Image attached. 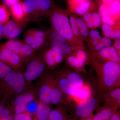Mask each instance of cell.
Here are the masks:
<instances>
[{"label": "cell", "instance_id": "obj_1", "mask_svg": "<svg viewBox=\"0 0 120 120\" xmlns=\"http://www.w3.org/2000/svg\"><path fill=\"white\" fill-rule=\"evenodd\" d=\"M92 67L97 75L99 94L120 87V64L90 55Z\"/></svg>", "mask_w": 120, "mask_h": 120}, {"label": "cell", "instance_id": "obj_2", "mask_svg": "<svg viewBox=\"0 0 120 120\" xmlns=\"http://www.w3.org/2000/svg\"><path fill=\"white\" fill-rule=\"evenodd\" d=\"M52 22L55 31L60 34L71 44L78 47L83 46L82 43L73 35L69 19L67 15L59 12H54L52 16Z\"/></svg>", "mask_w": 120, "mask_h": 120}, {"label": "cell", "instance_id": "obj_3", "mask_svg": "<svg viewBox=\"0 0 120 120\" xmlns=\"http://www.w3.org/2000/svg\"><path fill=\"white\" fill-rule=\"evenodd\" d=\"M84 84L81 75L75 72H69L65 76L61 78L58 83L59 87L62 94L68 97V100L73 97L75 90Z\"/></svg>", "mask_w": 120, "mask_h": 120}, {"label": "cell", "instance_id": "obj_4", "mask_svg": "<svg viewBox=\"0 0 120 120\" xmlns=\"http://www.w3.org/2000/svg\"><path fill=\"white\" fill-rule=\"evenodd\" d=\"M97 103L98 100L92 97L82 100L76 107V116L82 118L90 116L96 108Z\"/></svg>", "mask_w": 120, "mask_h": 120}, {"label": "cell", "instance_id": "obj_5", "mask_svg": "<svg viewBox=\"0 0 120 120\" xmlns=\"http://www.w3.org/2000/svg\"><path fill=\"white\" fill-rule=\"evenodd\" d=\"M4 80L17 93H20L23 91L25 82L23 75L22 73L11 71L5 76Z\"/></svg>", "mask_w": 120, "mask_h": 120}, {"label": "cell", "instance_id": "obj_6", "mask_svg": "<svg viewBox=\"0 0 120 120\" xmlns=\"http://www.w3.org/2000/svg\"><path fill=\"white\" fill-rule=\"evenodd\" d=\"M23 8L26 13H30L38 9L46 10L51 6L49 0H25Z\"/></svg>", "mask_w": 120, "mask_h": 120}, {"label": "cell", "instance_id": "obj_7", "mask_svg": "<svg viewBox=\"0 0 120 120\" xmlns=\"http://www.w3.org/2000/svg\"><path fill=\"white\" fill-rule=\"evenodd\" d=\"M4 45V47L8 49L24 56H30L33 52V49L30 46L27 44L24 45L19 41L11 40L7 42Z\"/></svg>", "mask_w": 120, "mask_h": 120}, {"label": "cell", "instance_id": "obj_8", "mask_svg": "<svg viewBox=\"0 0 120 120\" xmlns=\"http://www.w3.org/2000/svg\"><path fill=\"white\" fill-rule=\"evenodd\" d=\"M105 102V106L117 108L120 107V87L100 94Z\"/></svg>", "mask_w": 120, "mask_h": 120}, {"label": "cell", "instance_id": "obj_9", "mask_svg": "<svg viewBox=\"0 0 120 120\" xmlns=\"http://www.w3.org/2000/svg\"><path fill=\"white\" fill-rule=\"evenodd\" d=\"M45 69L43 63L32 61L28 65L25 72V79L28 81L36 79L41 74Z\"/></svg>", "mask_w": 120, "mask_h": 120}, {"label": "cell", "instance_id": "obj_10", "mask_svg": "<svg viewBox=\"0 0 120 120\" xmlns=\"http://www.w3.org/2000/svg\"><path fill=\"white\" fill-rule=\"evenodd\" d=\"M87 54L82 49L77 50L76 56H68L67 61L69 64L76 69H82L84 67L87 60Z\"/></svg>", "mask_w": 120, "mask_h": 120}, {"label": "cell", "instance_id": "obj_11", "mask_svg": "<svg viewBox=\"0 0 120 120\" xmlns=\"http://www.w3.org/2000/svg\"><path fill=\"white\" fill-rule=\"evenodd\" d=\"M33 99V95L28 92H26L23 94L20 95L16 97L15 100L16 113H24L26 110L27 104L32 101Z\"/></svg>", "mask_w": 120, "mask_h": 120}, {"label": "cell", "instance_id": "obj_12", "mask_svg": "<svg viewBox=\"0 0 120 120\" xmlns=\"http://www.w3.org/2000/svg\"><path fill=\"white\" fill-rule=\"evenodd\" d=\"M98 56L103 60L120 64V56L113 46L105 47L99 52Z\"/></svg>", "mask_w": 120, "mask_h": 120}, {"label": "cell", "instance_id": "obj_13", "mask_svg": "<svg viewBox=\"0 0 120 120\" xmlns=\"http://www.w3.org/2000/svg\"><path fill=\"white\" fill-rule=\"evenodd\" d=\"M45 34L42 31L38 30L34 33V35H28L26 38V44L30 45L33 49H36L42 45L45 41Z\"/></svg>", "mask_w": 120, "mask_h": 120}, {"label": "cell", "instance_id": "obj_14", "mask_svg": "<svg viewBox=\"0 0 120 120\" xmlns=\"http://www.w3.org/2000/svg\"><path fill=\"white\" fill-rule=\"evenodd\" d=\"M21 30L12 20L8 22L4 26L3 34L8 38L13 39L16 38L20 35Z\"/></svg>", "mask_w": 120, "mask_h": 120}, {"label": "cell", "instance_id": "obj_15", "mask_svg": "<svg viewBox=\"0 0 120 120\" xmlns=\"http://www.w3.org/2000/svg\"><path fill=\"white\" fill-rule=\"evenodd\" d=\"M0 60L8 61L12 64L17 65L20 62V58L17 54L5 47L2 48L0 51Z\"/></svg>", "mask_w": 120, "mask_h": 120}, {"label": "cell", "instance_id": "obj_16", "mask_svg": "<svg viewBox=\"0 0 120 120\" xmlns=\"http://www.w3.org/2000/svg\"><path fill=\"white\" fill-rule=\"evenodd\" d=\"M71 45L70 43H60L54 41H52L51 43L52 49L64 56L70 54L74 50L75 47Z\"/></svg>", "mask_w": 120, "mask_h": 120}, {"label": "cell", "instance_id": "obj_17", "mask_svg": "<svg viewBox=\"0 0 120 120\" xmlns=\"http://www.w3.org/2000/svg\"><path fill=\"white\" fill-rule=\"evenodd\" d=\"M117 109L105 106L97 113L94 117V120H110L115 113Z\"/></svg>", "mask_w": 120, "mask_h": 120}, {"label": "cell", "instance_id": "obj_18", "mask_svg": "<svg viewBox=\"0 0 120 120\" xmlns=\"http://www.w3.org/2000/svg\"><path fill=\"white\" fill-rule=\"evenodd\" d=\"M91 94L90 88L88 86L83 84L75 90L73 93V97L82 101L90 98Z\"/></svg>", "mask_w": 120, "mask_h": 120}, {"label": "cell", "instance_id": "obj_19", "mask_svg": "<svg viewBox=\"0 0 120 120\" xmlns=\"http://www.w3.org/2000/svg\"><path fill=\"white\" fill-rule=\"evenodd\" d=\"M52 87L47 85L42 86L39 90V97L43 103L47 105L51 101Z\"/></svg>", "mask_w": 120, "mask_h": 120}, {"label": "cell", "instance_id": "obj_20", "mask_svg": "<svg viewBox=\"0 0 120 120\" xmlns=\"http://www.w3.org/2000/svg\"><path fill=\"white\" fill-rule=\"evenodd\" d=\"M51 111L50 107L47 105L39 103L36 112L38 120H47Z\"/></svg>", "mask_w": 120, "mask_h": 120}, {"label": "cell", "instance_id": "obj_21", "mask_svg": "<svg viewBox=\"0 0 120 120\" xmlns=\"http://www.w3.org/2000/svg\"><path fill=\"white\" fill-rule=\"evenodd\" d=\"M91 4L90 0H85L76 5L74 7L75 12L79 15H83L87 12Z\"/></svg>", "mask_w": 120, "mask_h": 120}, {"label": "cell", "instance_id": "obj_22", "mask_svg": "<svg viewBox=\"0 0 120 120\" xmlns=\"http://www.w3.org/2000/svg\"><path fill=\"white\" fill-rule=\"evenodd\" d=\"M11 9L13 16L17 19H22L26 13L23 8L22 4L19 2L11 6Z\"/></svg>", "mask_w": 120, "mask_h": 120}, {"label": "cell", "instance_id": "obj_23", "mask_svg": "<svg viewBox=\"0 0 120 120\" xmlns=\"http://www.w3.org/2000/svg\"><path fill=\"white\" fill-rule=\"evenodd\" d=\"M71 29L73 35L82 43V36L80 34L77 26L76 18L72 15H70L69 19Z\"/></svg>", "mask_w": 120, "mask_h": 120}, {"label": "cell", "instance_id": "obj_24", "mask_svg": "<svg viewBox=\"0 0 120 120\" xmlns=\"http://www.w3.org/2000/svg\"><path fill=\"white\" fill-rule=\"evenodd\" d=\"M62 93L60 88L52 87L50 103L53 105H57L60 103L62 100Z\"/></svg>", "mask_w": 120, "mask_h": 120}, {"label": "cell", "instance_id": "obj_25", "mask_svg": "<svg viewBox=\"0 0 120 120\" xmlns=\"http://www.w3.org/2000/svg\"><path fill=\"white\" fill-rule=\"evenodd\" d=\"M76 21L80 34L82 37L87 38L89 35V32L86 23L80 18H76Z\"/></svg>", "mask_w": 120, "mask_h": 120}, {"label": "cell", "instance_id": "obj_26", "mask_svg": "<svg viewBox=\"0 0 120 120\" xmlns=\"http://www.w3.org/2000/svg\"><path fill=\"white\" fill-rule=\"evenodd\" d=\"M55 50L52 49L47 52L46 55V61L49 67H53L56 64L54 58Z\"/></svg>", "mask_w": 120, "mask_h": 120}, {"label": "cell", "instance_id": "obj_27", "mask_svg": "<svg viewBox=\"0 0 120 120\" xmlns=\"http://www.w3.org/2000/svg\"><path fill=\"white\" fill-rule=\"evenodd\" d=\"M9 18V14L5 6L0 5V23L2 24L6 22Z\"/></svg>", "mask_w": 120, "mask_h": 120}, {"label": "cell", "instance_id": "obj_28", "mask_svg": "<svg viewBox=\"0 0 120 120\" xmlns=\"http://www.w3.org/2000/svg\"><path fill=\"white\" fill-rule=\"evenodd\" d=\"M64 114L57 110L51 111L47 120H64Z\"/></svg>", "mask_w": 120, "mask_h": 120}, {"label": "cell", "instance_id": "obj_29", "mask_svg": "<svg viewBox=\"0 0 120 120\" xmlns=\"http://www.w3.org/2000/svg\"><path fill=\"white\" fill-rule=\"evenodd\" d=\"M101 28L105 37L110 39L112 38L114 30L112 26L106 24H103Z\"/></svg>", "mask_w": 120, "mask_h": 120}, {"label": "cell", "instance_id": "obj_30", "mask_svg": "<svg viewBox=\"0 0 120 120\" xmlns=\"http://www.w3.org/2000/svg\"><path fill=\"white\" fill-rule=\"evenodd\" d=\"M12 71L10 67L2 62L0 60V78H3Z\"/></svg>", "mask_w": 120, "mask_h": 120}, {"label": "cell", "instance_id": "obj_31", "mask_svg": "<svg viewBox=\"0 0 120 120\" xmlns=\"http://www.w3.org/2000/svg\"><path fill=\"white\" fill-rule=\"evenodd\" d=\"M92 19L94 24V28H97L100 26L102 23L101 18L99 13L94 12L92 14Z\"/></svg>", "mask_w": 120, "mask_h": 120}, {"label": "cell", "instance_id": "obj_32", "mask_svg": "<svg viewBox=\"0 0 120 120\" xmlns=\"http://www.w3.org/2000/svg\"><path fill=\"white\" fill-rule=\"evenodd\" d=\"M52 37L53 41H55L58 42L62 43H69L68 41L60 34L55 31L52 33ZM71 44V43H70Z\"/></svg>", "mask_w": 120, "mask_h": 120}, {"label": "cell", "instance_id": "obj_33", "mask_svg": "<svg viewBox=\"0 0 120 120\" xmlns=\"http://www.w3.org/2000/svg\"><path fill=\"white\" fill-rule=\"evenodd\" d=\"M31 101L27 104L26 110L29 113L33 114L37 112L38 105L34 102Z\"/></svg>", "mask_w": 120, "mask_h": 120}, {"label": "cell", "instance_id": "obj_34", "mask_svg": "<svg viewBox=\"0 0 120 120\" xmlns=\"http://www.w3.org/2000/svg\"><path fill=\"white\" fill-rule=\"evenodd\" d=\"M13 120H32L30 116L27 114L24 113H16Z\"/></svg>", "mask_w": 120, "mask_h": 120}, {"label": "cell", "instance_id": "obj_35", "mask_svg": "<svg viewBox=\"0 0 120 120\" xmlns=\"http://www.w3.org/2000/svg\"><path fill=\"white\" fill-rule=\"evenodd\" d=\"M90 38L92 40H99L101 38L100 33L97 30H92L89 33Z\"/></svg>", "mask_w": 120, "mask_h": 120}, {"label": "cell", "instance_id": "obj_36", "mask_svg": "<svg viewBox=\"0 0 120 120\" xmlns=\"http://www.w3.org/2000/svg\"><path fill=\"white\" fill-rule=\"evenodd\" d=\"M64 57V55L55 50L54 58L56 64H60L62 62Z\"/></svg>", "mask_w": 120, "mask_h": 120}, {"label": "cell", "instance_id": "obj_37", "mask_svg": "<svg viewBox=\"0 0 120 120\" xmlns=\"http://www.w3.org/2000/svg\"><path fill=\"white\" fill-rule=\"evenodd\" d=\"M100 41L103 43L104 45L106 47H109L111 46L112 45V42L110 40V39L106 38V37H104L103 38H101L100 39Z\"/></svg>", "mask_w": 120, "mask_h": 120}, {"label": "cell", "instance_id": "obj_38", "mask_svg": "<svg viewBox=\"0 0 120 120\" xmlns=\"http://www.w3.org/2000/svg\"><path fill=\"white\" fill-rule=\"evenodd\" d=\"M111 7L117 11H120V2L116 0H114L112 3L108 7Z\"/></svg>", "mask_w": 120, "mask_h": 120}, {"label": "cell", "instance_id": "obj_39", "mask_svg": "<svg viewBox=\"0 0 120 120\" xmlns=\"http://www.w3.org/2000/svg\"><path fill=\"white\" fill-rule=\"evenodd\" d=\"M92 14L89 12H87L83 15V20L86 23L92 19Z\"/></svg>", "mask_w": 120, "mask_h": 120}, {"label": "cell", "instance_id": "obj_40", "mask_svg": "<svg viewBox=\"0 0 120 120\" xmlns=\"http://www.w3.org/2000/svg\"><path fill=\"white\" fill-rule=\"evenodd\" d=\"M105 47H106L100 41L99 43L94 46L95 52H99Z\"/></svg>", "mask_w": 120, "mask_h": 120}, {"label": "cell", "instance_id": "obj_41", "mask_svg": "<svg viewBox=\"0 0 120 120\" xmlns=\"http://www.w3.org/2000/svg\"><path fill=\"white\" fill-rule=\"evenodd\" d=\"M19 0H4L5 4L11 7L15 4L18 2Z\"/></svg>", "mask_w": 120, "mask_h": 120}, {"label": "cell", "instance_id": "obj_42", "mask_svg": "<svg viewBox=\"0 0 120 120\" xmlns=\"http://www.w3.org/2000/svg\"><path fill=\"white\" fill-rule=\"evenodd\" d=\"M114 47L116 49L117 51L120 50V39H116L114 44Z\"/></svg>", "mask_w": 120, "mask_h": 120}, {"label": "cell", "instance_id": "obj_43", "mask_svg": "<svg viewBox=\"0 0 120 120\" xmlns=\"http://www.w3.org/2000/svg\"><path fill=\"white\" fill-rule=\"evenodd\" d=\"M119 38H120V30H114L112 39H116Z\"/></svg>", "mask_w": 120, "mask_h": 120}, {"label": "cell", "instance_id": "obj_44", "mask_svg": "<svg viewBox=\"0 0 120 120\" xmlns=\"http://www.w3.org/2000/svg\"><path fill=\"white\" fill-rule=\"evenodd\" d=\"M109 120H120V112H115Z\"/></svg>", "mask_w": 120, "mask_h": 120}, {"label": "cell", "instance_id": "obj_45", "mask_svg": "<svg viewBox=\"0 0 120 120\" xmlns=\"http://www.w3.org/2000/svg\"><path fill=\"white\" fill-rule=\"evenodd\" d=\"M10 112L9 110L8 109H4V111L2 113V115L1 116L0 118L2 119L7 116L10 115Z\"/></svg>", "mask_w": 120, "mask_h": 120}, {"label": "cell", "instance_id": "obj_46", "mask_svg": "<svg viewBox=\"0 0 120 120\" xmlns=\"http://www.w3.org/2000/svg\"><path fill=\"white\" fill-rule=\"evenodd\" d=\"M114 0H102L104 4L106 5L107 7L109 6Z\"/></svg>", "mask_w": 120, "mask_h": 120}, {"label": "cell", "instance_id": "obj_47", "mask_svg": "<svg viewBox=\"0 0 120 120\" xmlns=\"http://www.w3.org/2000/svg\"><path fill=\"white\" fill-rule=\"evenodd\" d=\"M85 0H70V2L71 4L75 5H76L80 3V2H82L83 1Z\"/></svg>", "mask_w": 120, "mask_h": 120}, {"label": "cell", "instance_id": "obj_48", "mask_svg": "<svg viewBox=\"0 0 120 120\" xmlns=\"http://www.w3.org/2000/svg\"><path fill=\"white\" fill-rule=\"evenodd\" d=\"M86 25L88 28H94V24L92 19L90 21L86 23Z\"/></svg>", "mask_w": 120, "mask_h": 120}, {"label": "cell", "instance_id": "obj_49", "mask_svg": "<svg viewBox=\"0 0 120 120\" xmlns=\"http://www.w3.org/2000/svg\"><path fill=\"white\" fill-rule=\"evenodd\" d=\"M4 30V26H3V24L0 23V37H1L3 34Z\"/></svg>", "mask_w": 120, "mask_h": 120}, {"label": "cell", "instance_id": "obj_50", "mask_svg": "<svg viewBox=\"0 0 120 120\" xmlns=\"http://www.w3.org/2000/svg\"><path fill=\"white\" fill-rule=\"evenodd\" d=\"M1 119L2 120H13L12 117L10 115H9V116Z\"/></svg>", "mask_w": 120, "mask_h": 120}, {"label": "cell", "instance_id": "obj_51", "mask_svg": "<svg viewBox=\"0 0 120 120\" xmlns=\"http://www.w3.org/2000/svg\"><path fill=\"white\" fill-rule=\"evenodd\" d=\"M4 107L2 105H0V117L2 115V113L4 111Z\"/></svg>", "mask_w": 120, "mask_h": 120}, {"label": "cell", "instance_id": "obj_52", "mask_svg": "<svg viewBox=\"0 0 120 120\" xmlns=\"http://www.w3.org/2000/svg\"><path fill=\"white\" fill-rule=\"evenodd\" d=\"M99 41H100V39L99 40H93L92 42V45L94 46H95L99 43Z\"/></svg>", "mask_w": 120, "mask_h": 120}, {"label": "cell", "instance_id": "obj_53", "mask_svg": "<svg viewBox=\"0 0 120 120\" xmlns=\"http://www.w3.org/2000/svg\"><path fill=\"white\" fill-rule=\"evenodd\" d=\"M84 120H93V117H91L90 116L88 117H86V118H84Z\"/></svg>", "mask_w": 120, "mask_h": 120}, {"label": "cell", "instance_id": "obj_54", "mask_svg": "<svg viewBox=\"0 0 120 120\" xmlns=\"http://www.w3.org/2000/svg\"><path fill=\"white\" fill-rule=\"evenodd\" d=\"M116 0L118 1H120V0Z\"/></svg>", "mask_w": 120, "mask_h": 120}, {"label": "cell", "instance_id": "obj_55", "mask_svg": "<svg viewBox=\"0 0 120 120\" xmlns=\"http://www.w3.org/2000/svg\"></svg>", "mask_w": 120, "mask_h": 120}, {"label": "cell", "instance_id": "obj_56", "mask_svg": "<svg viewBox=\"0 0 120 120\" xmlns=\"http://www.w3.org/2000/svg\"><path fill=\"white\" fill-rule=\"evenodd\" d=\"M0 120H1V118H0Z\"/></svg>", "mask_w": 120, "mask_h": 120}]
</instances>
